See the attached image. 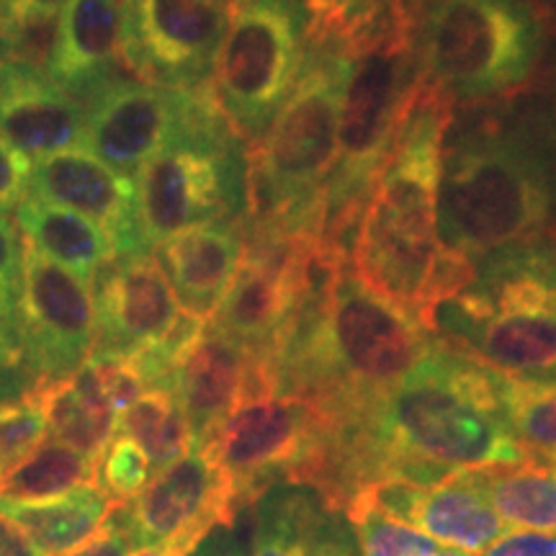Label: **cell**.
<instances>
[{
    "instance_id": "cell-1",
    "label": "cell",
    "mask_w": 556,
    "mask_h": 556,
    "mask_svg": "<svg viewBox=\"0 0 556 556\" xmlns=\"http://www.w3.org/2000/svg\"><path fill=\"white\" fill-rule=\"evenodd\" d=\"M556 106L523 99L446 131L438 235L448 255L477 263L492 250L554 232Z\"/></svg>"
},
{
    "instance_id": "cell-2",
    "label": "cell",
    "mask_w": 556,
    "mask_h": 556,
    "mask_svg": "<svg viewBox=\"0 0 556 556\" xmlns=\"http://www.w3.org/2000/svg\"><path fill=\"white\" fill-rule=\"evenodd\" d=\"M448 127V96L420 80L348 245L353 274L422 325L438 299L456 291L471 274V263L448 255L438 235V186Z\"/></svg>"
},
{
    "instance_id": "cell-3",
    "label": "cell",
    "mask_w": 556,
    "mask_h": 556,
    "mask_svg": "<svg viewBox=\"0 0 556 556\" xmlns=\"http://www.w3.org/2000/svg\"><path fill=\"white\" fill-rule=\"evenodd\" d=\"M435 336L415 315L368 289L338 263L294 328L266 358L276 394L304 400L317 422L364 415L407 377Z\"/></svg>"
},
{
    "instance_id": "cell-4",
    "label": "cell",
    "mask_w": 556,
    "mask_h": 556,
    "mask_svg": "<svg viewBox=\"0 0 556 556\" xmlns=\"http://www.w3.org/2000/svg\"><path fill=\"white\" fill-rule=\"evenodd\" d=\"M299 78L248 165V229L323 242L325 197L338 152V124L353 65L351 26L319 16Z\"/></svg>"
},
{
    "instance_id": "cell-5",
    "label": "cell",
    "mask_w": 556,
    "mask_h": 556,
    "mask_svg": "<svg viewBox=\"0 0 556 556\" xmlns=\"http://www.w3.org/2000/svg\"><path fill=\"white\" fill-rule=\"evenodd\" d=\"M426 328L503 377H556V232L479 258L430 307Z\"/></svg>"
},
{
    "instance_id": "cell-6",
    "label": "cell",
    "mask_w": 556,
    "mask_h": 556,
    "mask_svg": "<svg viewBox=\"0 0 556 556\" xmlns=\"http://www.w3.org/2000/svg\"><path fill=\"white\" fill-rule=\"evenodd\" d=\"M353 65L325 197L323 250L348 261L353 225L417 88V54L400 0L351 26Z\"/></svg>"
},
{
    "instance_id": "cell-7",
    "label": "cell",
    "mask_w": 556,
    "mask_h": 556,
    "mask_svg": "<svg viewBox=\"0 0 556 556\" xmlns=\"http://www.w3.org/2000/svg\"><path fill=\"white\" fill-rule=\"evenodd\" d=\"M248 152L214 101L212 86L191 88L184 122L168 144L135 173L144 245L170 235L245 217Z\"/></svg>"
},
{
    "instance_id": "cell-8",
    "label": "cell",
    "mask_w": 556,
    "mask_h": 556,
    "mask_svg": "<svg viewBox=\"0 0 556 556\" xmlns=\"http://www.w3.org/2000/svg\"><path fill=\"white\" fill-rule=\"evenodd\" d=\"M546 41L531 0H433L422 13L415 54L448 99H503L528 86Z\"/></svg>"
},
{
    "instance_id": "cell-9",
    "label": "cell",
    "mask_w": 556,
    "mask_h": 556,
    "mask_svg": "<svg viewBox=\"0 0 556 556\" xmlns=\"http://www.w3.org/2000/svg\"><path fill=\"white\" fill-rule=\"evenodd\" d=\"M309 0H238L214 62V101L229 127L258 142L287 101L307 54Z\"/></svg>"
},
{
    "instance_id": "cell-10",
    "label": "cell",
    "mask_w": 556,
    "mask_h": 556,
    "mask_svg": "<svg viewBox=\"0 0 556 556\" xmlns=\"http://www.w3.org/2000/svg\"><path fill=\"white\" fill-rule=\"evenodd\" d=\"M317 417L307 402L276 392H245L204 454L225 475L242 513L278 484H296L312 454Z\"/></svg>"
},
{
    "instance_id": "cell-11",
    "label": "cell",
    "mask_w": 556,
    "mask_h": 556,
    "mask_svg": "<svg viewBox=\"0 0 556 556\" xmlns=\"http://www.w3.org/2000/svg\"><path fill=\"white\" fill-rule=\"evenodd\" d=\"M13 328L37 387L70 379L93 348L90 283L26 245Z\"/></svg>"
},
{
    "instance_id": "cell-12",
    "label": "cell",
    "mask_w": 556,
    "mask_h": 556,
    "mask_svg": "<svg viewBox=\"0 0 556 556\" xmlns=\"http://www.w3.org/2000/svg\"><path fill=\"white\" fill-rule=\"evenodd\" d=\"M227 21L219 0H124V65L150 86H206Z\"/></svg>"
},
{
    "instance_id": "cell-13",
    "label": "cell",
    "mask_w": 556,
    "mask_h": 556,
    "mask_svg": "<svg viewBox=\"0 0 556 556\" xmlns=\"http://www.w3.org/2000/svg\"><path fill=\"white\" fill-rule=\"evenodd\" d=\"M242 510L227 479L204 451L191 448L157 471L129 503L111 507L131 546H165L189 556L214 528L235 526Z\"/></svg>"
},
{
    "instance_id": "cell-14",
    "label": "cell",
    "mask_w": 556,
    "mask_h": 556,
    "mask_svg": "<svg viewBox=\"0 0 556 556\" xmlns=\"http://www.w3.org/2000/svg\"><path fill=\"white\" fill-rule=\"evenodd\" d=\"M90 291L96 315L90 356L129 358L168 343L189 317L150 250L114 255L90 281Z\"/></svg>"
},
{
    "instance_id": "cell-15",
    "label": "cell",
    "mask_w": 556,
    "mask_h": 556,
    "mask_svg": "<svg viewBox=\"0 0 556 556\" xmlns=\"http://www.w3.org/2000/svg\"><path fill=\"white\" fill-rule=\"evenodd\" d=\"M189 90L114 80L88 101L83 148L127 176L155 157L176 135Z\"/></svg>"
},
{
    "instance_id": "cell-16",
    "label": "cell",
    "mask_w": 556,
    "mask_h": 556,
    "mask_svg": "<svg viewBox=\"0 0 556 556\" xmlns=\"http://www.w3.org/2000/svg\"><path fill=\"white\" fill-rule=\"evenodd\" d=\"M29 197L52 201L93 219L109 235L116 255L148 250L139 232L135 178L111 168L86 148H70L34 160Z\"/></svg>"
},
{
    "instance_id": "cell-17",
    "label": "cell",
    "mask_w": 556,
    "mask_h": 556,
    "mask_svg": "<svg viewBox=\"0 0 556 556\" xmlns=\"http://www.w3.org/2000/svg\"><path fill=\"white\" fill-rule=\"evenodd\" d=\"M379 507L438 544L479 554L507 531L486 497L477 469L456 471L435 484L379 482L368 486Z\"/></svg>"
},
{
    "instance_id": "cell-18",
    "label": "cell",
    "mask_w": 556,
    "mask_h": 556,
    "mask_svg": "<svg viewBox=\"0 0 556 556\" xmlns=\"http://www.w3.org/2000/svg\"><path fill=\"white\" fill-rule=\"evenodd\" d=\"M253 351L222 336L208 323L186 340L173 361L165 389L191 428L193 448H204L245 389Z\"/></svg>"
},
{
    "instance_id": "cell-19",
    "label": "cell",
    "mask_w": 556,
    "mask_h": 556,
    "mask_svg": "<svg viewBox=\"0 0 556 556\" xmlns=\"http://www.w3.org/2000/svg\"><path fill=\"white\" fill-rule=\"evenodd\" d=\"M86 109L41 70L0 60V139L29 157L83 144Z\"/></svg>"
},
{
    "instance_id": "cell-20",
    "label": "cell",
    "mask_w": 556,
    "mask_h": 556,
    "mask_svg": "<svg viewBox=\"0 0 556 556\" xmlns=\"http://www.w3.org/2000/svg\"><path fill=\"white\" fill-rule=\"evenodd\" d=\"M155 261L186 315L206 323L238 274L245 253L242 217L208 222L157 242Z\"/></svg>"
},
{
    "instance_id": "cell-21",
    "label": "cell",
    "mask_w": 556,
    "mask_h": 556,
    "mask_svg": "<svg viewBox=\"0 0 556 556\" xmlns=\"http://www.w3.org/2000/svg\"><path fill=\"white\" fill-rule=\"evenodd\" d=\"M124 0H67L58 16V34L47 75L73 99L99 96L122 60Z\"/></svg>"
},
{
    "instance_id": "cell-22",
    "label": "cell",
    "mask_w": 556,
    "mask_h": 556,
    "mask_svg": "<svg viewBox=\"0 0 556 556\" xmlns=\"http://www.w3.org/2000/svg\"><path fill=\"white\" fill-rule=\"evenodd\" d=\"M114 503L96 484L45 500H18L0 495V516L18 526L41 556H62L101 531Z\"/></svg>"
},
{
    "instance_id": "cell-23",
    "label": "cell",
    "mask_w": 556,
    "mask_h": 556,
    "mask_svg": "<svg viewBox=\"0 0 556 556\" xmlns=\"http://www.w3.org/2000/svg\"><path fill=\"white\" fill-rule=\"evenodd\" d=\"M13 212L26 242L50 261L73 270L83 281H93L96 274L116 255L109 235L93 219L73 208L26 197Z\"/></svg>"
},
{
    "instance_id": "cell-24",
    "label": "cell",
    "mask_w": 556,
    "mask_h": 556,
    "mask_svg": "<svg viewBox=\"0 0 556 556\" xmlns=\"http://www.w3.org/2000/svg\"><path fill=\"white\" fill-rule=\"evenodd\" d=\"M29 400L39 405L52 438L78 448L93 462L116 433L119 415L101 392L88 361L70 379L34 387Z\"/></svg>"
},
{
    "instance_id": "cell-25",
    "label": "cell",
    "mask_w": 556,
    "mask_h": 556,
    "mask_svg": "<svg viewBox=\"0 0 556 556\" xmlns=\"http://www.w3.org/2000/svg\"><path fill=\"white\" fill-rule=\"evenodd\" d=\"M253 556H309L328 505L302 484H278L255 503Z\"/></svg>"
},
{
    "instance_id": "cell-26",
    "label": "cell",
    "mask_w": 556,
    "mask_h": 556,
    "mask_svg": "<svg viewBox=\"0 0 556 556\" xmlns=\"http://www.w3.org/2000/svg\"><path fill=\"white\" fill-rule=\"evenodd\" d=\"M486 497L507 526L556 533V475L546 464L528 462L477 469Z\"/></svg>"
},
{
    "instance_id": "cell-27",
    "label": "cell",
    "mask_w": 556,
    "mask_h": 556,
    "mask_svg": "<svg viewBox=\"0 0 556 556\" xmlns=\"http://www.w3.org/2000/svg\"><path fill=\"white\" fill-rule=\"evenodd\" d=\"M116 430L142 446L152 477L193 448L189 420L168 389H144L119 415Z\"/></svg>"
},
{
    "instance_id": "cell-28",
    "label": "cell",
    "mask_w": 556,
    "mask_h": 556,
    "mask_svg": "<svg viewBox=\"0 0 556 556\" xmlns=\"http://www.w3.org/2000/svg\"><path fill=\"white\" fill-rule=\"evenodd\" d=\"M96 462L58 438H45L9 477L0 482V495L18 500H45L93 484Z\"/></svg>"
},
{
    "instance_id": "cell-29",
    "label": "cell",
    "mask_w": 556,
    "mask_h": 556,
    "mask_svg": "<svg viewBox=\"0 0 556 556\" xmlns=\"http://www.w3.org/2000/svg\"><path fill=\"white\" fill-rule=\"evenodd\" d=\"M505 413L528 458H556V377H505Z\"/></svg>"
},
{
    "instance_id": "cell-30",
    "label": "cell",
    "mask_w": 556,
    "mask_h": 556,
    "mask_svg": "<svg viewBox=\"0 0 556 556\" xmlns=\"http://www.w3.org/2000/svg\"><path fill=\"white\" fill-rule=\"evenodd\" d=\"M343 518L356 536L361 556H433L441 548L426 533L389 516L368 490L345 505Z\"/></svg>"
},
{
    "instance_id": "cell-31",
    "label": "cell",
    "mask_w": 556,
    "mask_h": 556,
    "mask_svg": "<svg viewBox=\"0 0 556 556\" xmlns=\"http://www.w3.org/2000/svg\"><path fill=\"white\" fill-rule=\"evenodd\" d=\"M152 479V464L139 443L127 435L111 438L109 446L96 458L93 484L114 505L135 500Z\"/></svg>"
},
{
    "instance_id": "cell-32",
    "label": "cell",
    "mask_w": 556,
    "mask_h": 556,
    "mask_svg": "<svg viewBox=\"0 0 556 556\" xmlns=\"http://www.w3.org/2000/svg\"><path fill=\"white\" fill-rule=\"evenodd\" d=\"M47 420L34 400L0 405V482L45 441Z\"/></svg>"
},
{
    "instance_id": "cell-33",
    "label": "cell",
    "mask_w": 556,
    "mask_h": 556,
    "mask_svg": "<svg viewBox=\"0 0 556 556\" xmlns=\"http://www.w3.org/2000/svg\"><path fill=\"white\" fill-rule=\"evenodd\" d=\"M24 268V242H21L16 222L0 214V328L16 332V299Z\"/></svg>"
},
{
    "instance_id": "cell-34",
    "label": "cell",
    "mask_w": 556,
    "mask_h": 556,
    "mask_svg": "<svg viewBox=\"0 0 556 556\" xmlns=\"http://www.w3.org/2000/svg\"><path fill=\"white\" fill-rule=\"evenodd\" d=\"M37 387L24 353H21L16 332L0 328V405L26 400Z\"/></svg>"
},
{
    "instance_id": "cell-35",
    "label": "cell",
    "mask_w": 556,
    "mask_h": 556,
    "mask_svg": "<svg viewBox=\"0 0 556 556\" xmlns=\"http://www.w3.org/2000/svg\"><path fill=\"white\" fill-rule=\"evenodd\" d=\"M29 155L0 139V214H9L29 193Z\"/></svg>"
},
{
    "instance_id": "cell-36",
    "label": "cell",
    "mask_w": 556,
    "mask_h": 556,
    "mask_svg": "<svg viewBox=\"0 0 556 556\" xmlns=\"http://www.w3.org/2000/svg\"><path fill=\"white\" fill-rule=\"evenodd\" d=\"M309 556H361L356 536H353L348 520L336 510L325 513L315 541H312Z\"/></svg>"
},
{
    "instance_id": "cell-37",
    "label": "cell",
    "mask_w": 556,
    "mask_h": 556,
    "mask_svg": "<svg viewBox=\"0 0 556 556\" xmlns=\"http://www.w3.org/2000/svg\"><path fill=\"white\" fill-rule=\"evenodd\" d=\"M482 556H556V536L546 531H505Z\"/></svg>"
},
{
    "instance_id": "cell-38",
    "label": "cell",
    "mask_w": 556,
    "mask_h": 556,
    "mask_svg": "<svg viewBox=\"0 0 556 556\" xmlns=\"http://www.w3.org/2000/svg\"><path fill=\"white\" fill-rule=\"evenodd\" d=\"M129 548L135 546H131L127 531L116 520L109 518L101 526V531L93 533L86 544H80L78 548L62 556H129Z\"/></svg>"
},
{
    "instance_id": "cell-39",
    "label": "cell",
    "mask_w": 556,
    "mask_h": 556,
    "mask_svg": "<svg viewBox=\"0 0 556 556\" xmlns=\"http://www.w3.org/2000/svg\"><path fill=\"white\" fill-rule=\"evenodd\" d=\"M189 556H250L245 539L240 536L238 523L214 528Z\"/></svg>"
},
{
    "instance_id": "cell-40",
    "label": "cell",
    "mask_w": 556,
    "mask_h": 556,
    "mask_svg": "<svg viewBox=\"0 0 556 556\" xmlns=\"http://www.w3.org/2000/svg\"><path fill=\"white\" fill-rule=\"evenodd\" d=\"M67 0H0L5 16H60Z\"/></svg>"
},
{
    "instance_id": "cell-41",
    "label": "cell",
    "mask_w": 556,
    "mask_h": 556,
    "mask_svg": "<svg viewBox=\"0 0 556 556\" xmlns=\"http://www.w3.org/2000/svg\"><path fill=\"white\" fill-rule=\"evenodd\" d=\"M0 556H41V554L18 526H13L11 520L0 516Z\"/></svg>"
},
{
    "instance_id": "cell-42",
    "label": "cell",
    "mask_w": 556,
    "mask_h": 556,
    "mask_svg": "<svg viewBox=\"0 0 556 556\" xmlns=\"http://www.w3.org/2000/svg\"><path fill=\"white\" fill-rule=\"evenodd\" d=\"M309 3L315 11L330 13V16L338 18H358L377 9L374 0H309Z\"/></svg>"
},
{
    "instance_id": "cell-43",
    "label": "cell",
    "mask_w": 556,
    "mask_h": 556,
    "mask_svg": "<svg viewBox=\"0 0 556 556\" xmlns=\"http://www.w3.org/2000/svg\"><path fill=\"white\" fill-rule=\"evenodd\" d=\"M131 556H180V554L173 552V548H165V546H142V548H137Z\"/></svg>"
},
{
    "instance_id": "cell-44",
    "label": "cell",
    "mask_w": 556,
    "mask_h": 556,
    "mask_svg": "<svg viewBox=\"0 0 556 556\" xmlns=\"http://www.w3.org/2000/svg\"><path fill=\"white\" fill-rule=\"evenodd\" d=\"M433 556H471V554H469V552H462V548H451V546H446V548H438V552H435Z\"/></svg>"
},
{
    "instance_id": "cell-45",
    "label": "cell",
    "mask_w": 556,
    "mask_h": 556,
    "mask_svg": "<svg viewBox=\"0 0 556 556\" xmlns=\"http://www.w3.org/2000/svg\"><path fill=\"white\" fill-rule=\"evenodd\" d=\"M541 464H546V467H548V469H552V471H554V475H556V458H548V462H541Z\"/></svg>"
},
{
    "instance_id": "cell-46",
    "label": "cell",
    "mask_w": 556,
    "mask_h": 556,
    "mask_svg": "<svg viewBox=\"0 0 556 556\" xmlns=\"http://www.w3.org/2000/svg\"><path fill=\"white\" fill-rule=\"evenodd\" d=\"M222 5H232V3H238V0H219Z\"/></svg>"
},
{
    "instance_id": "cell-47",
    "label": "cell",
    "mask_w": 556,
    "mask_h": 556,
    "mask_svg": "<svg viewBox=\"0 0 556 556\" xmlns=\"http://www.w3.org/2000/svg\"><path fill=\"white\" fill-rule=\"evenodd\" d=\"M554 232H556V229H554Z\"/></svg>"
}]
</instances>
